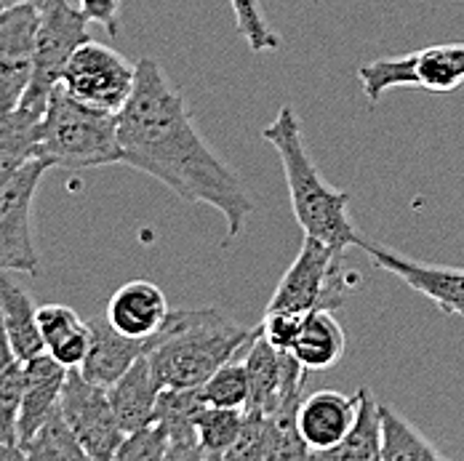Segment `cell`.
I'll return each instance as SVG.
<instances>
[{
    "label": "cell",
    "mask_w": 464,
    "mask_h": 461,
    "mask_svg": "<svg viewBox=\"0 0 464 461\" xmlns=\"http://www.w3.org/2000/svg\"><path fill=\"white\" fill-rule=\"evenodd\" d=\"M123 163L163 182L185 203L214 206L225 222V245L240 237L254 200L230 166L200 137L185 96L152 56L137 62L134 91L118 112Z\"/></svg>",
    "instance_id": "1"
},
{
    "label": "cell",
    "mask_w": 464,
    "mask_h": 461,
    "mask_svg": "<svg viewBox=\"0 0 464 461\" xmlns=\"http://www.w3.org/2000/svg\"><path fill=\"white\" fill-rule=\"evenodd\" d=\"M262 139L278 152L291 195V208L304 235L318 237L342 251H347L350 245L361 248L366 237L358 232L350 216V192L328 187L321 177L315 160L304 147L302 123L294 107H280L276 120L262 131Z\"/></svg>",
    "instance_id": "2"
},
{
    "label": "cell",
    "mask_w": 464,
    "mask_h": 461,
    "mask_svg": "<svg viewBox=\"0 0 464 461\" xmlns=\"http://www.w3.org/2000/svg\"><path fill=\"white\" fill-rule=\"evenodd\" d=\"M254 336L256 328L235 323L219 310H171L147 358L160 387L198 389Z\"/></svg>",
    "instance_id": "3"
},
{
    "label": "cell",
    "mask_w": 464,
    "mask_h": 461,
    "mask_svg": "<svg viewBox=\"0 0 464 461\" xmlns=\"http://www.w3.org/2000/svg\"><path fill=\"white\" fill-rule=\"evenodd\" d=\"M33 158L46 168L70 171L123 163L118 141V112L92 107L62 86H53L38 120Z\"/></svg>",
    "instance_id": "4"
},
{
    "label": "cell",
    "mask_w": 464,
    "mask_h": 461,
    "mask_svg": "<svg viewBox=\"0 0 464 461\" xmlns=\"http://www.w3.org/2000/svg\"><path fill=\"white\" fill-rule=\"evenodd\" d=\"M361 277L344 267V251L304 235L302 248L267 304V312L339 310L358 288Z\"/></svg>",
    "instance_id": "5"
},
{
    "label": "cell",
    "mask_w": 464,
    "mask_h": 461,
    "mask_svg": "<svg viewBox=\"0 0 464 461\" xmlns=\"http://www.w3.org/2000/svg\"><path fill=\"white\" fill-rule=\"evenodd\" d=\"M361 86L369 101H379L390 89H424L451 93L464 83V43H443L361 64Z\"/></svg>",
    "instance_id": "6"
},
{
    "label": "cell",
    "mask_w": 464,
    "mask_h": 461,
    "mask_svg": "<svg viewBox=\"0 0 464 461\" xmlns=\"http://www.w3.org/2000/svg\"><path fill=\"white\" fill-rule=\"evenodd\" d=\"M86 41H89V19L83 16V11L75 8L70 0H46L38 16L33 81L19 107L44 115L48 93L53 86H59L72 51Z\"/></svg>",
    "instance_id": "7"
},
{
    "label": "cell",
    "mask_w": 464,
    "mask_h": 461,
    "mask_svg": "<svg viewBox=\"0 0 464 461\" xmlns=\"http://www.w3.org/2000/svg\"><path fill=\"white\" fill-rule=\"evenodd\" d=\"M134 81H137V64L121 56L115 48L89 38L86 43L72 51L59 86L92 107L121 112L134 91Z\"/></svg>",
    "instance_id": "8"
},
{
    "label": "cell",
    "mask_w": 464,
    "mask_h": 461,
    "mask_svg": "<svg viewBox=\"0 0 464 461\" xmlns=\"http://www.w3.org/2000/svg\"><path fill=\"white\" fill-rule=\"evenodd\" d=\"M59 411L86 451V459L112 461L126 432L112 414L107 389L89 381L78 369H67Z\"/></svg>",
    "instance_id": "9"
},
{
    "label": "cell",
    "mask_w": 464,
    "mask_h": 461,
    "mask_svg": "<svg viewBox=\"0 0 464 461\" xmlns=\"http://www.w3.org/2000/svg\"><path fill=\"white\" fill-rule=\"evenodd\" d=\"M48 168L30 158L19 174L0 187V273L38 275L41 259L33 243V200Z\"/></svg>",
    "instance_id": "10"
},
{
    "label": "cell",
    "mask_w": 464,
    "mask_h": 461,
    "mask_svg": "<svg viewBox=\"0 0 464 461\" xmlns=\"http://www.w3.org/2000/svg\"><path fill=\"white\" fill-rule=\"evenodd\" d=\"M38 16L33 3H11L0 14V115L19 107L33 81Z\"/></svg>",
    "instance_id": "11"
},
{
    "label": "cell",
    "mask_w": 464,
    "mask_h": 461,
    "mask_svg": "<svg viewBox=\"0 0 464 461\" xmlns=\"http://www.w3.org/2000/svg\"><path fill=\"white\" fill-rule=\"evenodd\" d=\"M372 262L395 275L398 280H403L409 288L419 291L421 296H427L440 312L446 315H464V270L459 267H435V264H421L414 259H406L384 245L376 243H363L361 245Z\"/></svg>",
    "instance_id": "12"
},
{
    "label": "cell",
    "mask_w": 464,
    "mask_h": 461,
    "mask_svg": "<svg viewBox=\"0 0 464 461\" xmlns=\"http://www.w3.org/2000/svg\"><path fill=\"white\" fill-rule=\"evenodd\" d=\"M355 411H358V392L342 395L334 389H321L302 398L296 408V432L307 446L310 459L334 448L347 435Z\"/></svg>",
    "instance_id": "13"
},
{
    "label": "cell",
    "mask_w": 464,
    "mask_h": 461,
    "mask_svg": "<svg viewBox=\"0 0 464 461\" xmlns=\"http://www.w3.org/2000/svg\"><path fill=\"white\" fill-rule=\"evenodd\" d=\"M104 318L129 339H155L169 323L171 307L160 285L150 280H131L112 293Z\"/></svg>",
    "instance_id": "14"
},
{
    "label": "cell",
    "mask_w": 464,
    "mask_h": 461,
    "mask_svg": "<svg viewBox=\"0 0 464 461\" xmlns=\"http://www.w3.org/2000/svg\"><path fill=\"white\" fill-rule=\"evenodd\" d=\"M89 331H92L89 352H86V358H83L78 370L89 381L104 387V389L110 384H115L158 341V336L155 339H129L121 331H115L107 318H92Z\"/></svg>",
    "instance_id": "15"
},
{
    "label": "cell",
    "mask_w": 464,
    "mask_h": 461,
    "mask_svg": "<svg viewBox=\"0 0 464 461\" xmlns=\"http://www.w3.org/2000/svg\"><path fill=\"white\" fill-rule=\"evenodd\" d=\"M67 369L56 363L48 352H41L30 360H24V392L16 416V437L19 446H24L35 429L48 418V414L59 406L62 384Z\"/></svg>",
    "instance_id": "16"
},
{
    "label": "cell",
    "mask_w": 464,
    "mask_h": 461,
    "mask_svg": "<svg viewBox=\"0 0 464 461\" xmlns=\"http://www.w3.org/2000/svg\"><path fill=\"white\" fill-rule=\"evenodd\" d=\"M203 398L198 389H171L163 387L155 403L152 421H158L166 429L169 451L166 459H203L198 432H195V414L203 408Z\"/></svg>",
    "instance_id": "17"
},
{
    "label": "cell",
    "mask_w": 464,
    "mask_h": 461,
    "mask_svg": "<svg viewBox=\"0 0 464 461\" xmlns=\"http://www.w3.org/2000/svg\"><path fill=\"white\" fill-rule=\"evenodd\" d=\"M160 389L163 387H160L155 370L150 366L147 355H141L140 360L126 370L115 384L107 387L112 414H115L118 424L123 427L126 435L152 421Z\"/></svg>",
    "instance_id": "18"
},
{
    "label": "cell",
    "mask_w": 464,
    "mask_h": 461,
    "mask_svg": "<svg viewBox=\"0 0 464 461\" xmlns=\"http://www.w3.org/2000/svg\"><path fill=\"white\" fill-rule=\"evenodd\" d=\"M38 331H41L46 352L56 363H62L64 369H81L89 352L92 331L72 307L67 304L38 307Z\"/></svg>",
    "instance_id": "19"
},
{
    "label": "cell",
    "mask_w": 464,
    "mask_h": 461,
    "mask_svg": "<svg viewBox=\"0 0 464 461\" xmlns=\"http://www.w3.org/2000/svg\"><path fill=\"white\" fill-rule=\"evenodd\" d=\"M288 352L307 370L331 369L344 355V331L331 310H310L302 315L299 333Z\"/></svg>",
    "instance_id": "20"
},
{
    "label": "cell",
    "mask_w": 464,
    "mask_h": 461,
    "mask_svg": "<svg viewBox=\"0 0 464 461\" xmlns=\"http://www.w3.org/2000/svg\"><path fill=\"white\" fill-rule=\"evenodd\" d=\"M0 321L14 355L22 363L46 352L38 331V307L8 275H0Z\"/></svg>",
    "instance_id": "21"
},
{
    "label": "cell",
    "mask_w": 464,
    "mask_h": 461,
    "mask_svg": "<svg viewBox=\"0 0 464 461\" xmlns=\"http://www.w3.org/2000/svg\"><path fill=\"white\" fill-rule=\"evenodd\" d=\"M246 376H248V400H246L243 411L270 416L278 408L283 352L265 339L262 328H256V336L251 339V344L246 350Z\"/></svg>",
    "instance_id": "22"
},
{
    "label": "cell",
    "mask_w": 464,
    "mask_h": 461,
    "mask_svg": "<svg viewBox=\"0 0 464 461\" xmlns=\"http://www.w3.org/2000/svg\"><path fill=\"white\" fill-rule=\"evenodd\" d=\"M315 459L324 461H382V424H379V403L373 400L372 389H358V411L347 435L324 451Z\"/></svg>",
    "instance_id": "23"
},
{
    "label": "cell",
    "mask_w": 464,
    "mask_h": 461,
    "mask_svg": "<svg viewBox=\"0 0 464 461\" xmlns=\"http://www.w3.org/2000/svg\"><path fill=\"white\" fill-rule=\"evenodd\" d=\"M41 112L16 107L0 115V187L8 185L19 168L33 158V144Z\"/></svg>",
    "instance_id": "24"
},
{
    "label": "cell",
    "mask_w": 464,
    "mask_h": 461,
    "mask_svg": "<svg viewBox=\"0 0 464 461\" xmlns=\"http://www.w3.org/2000/svg\"><path fill=\"white\" fill-rule=\"evenodd\" d=\"M379 424H382V461L443 459V454L419 432L409 418H403L384 403H379Z\"/></svg>",
    "instance_id": "25"
},
{
    "label": "cell",
    "mask_w": 464,
    "mask_h": 461,
    "mask_svg": "<svg viewBox=\"0 0 464 461\" xmlns=\"http://www.w3.org/2000/svg\"><path fill=\"white\" fill-rule=\"evenodd\" d=\"M22 392H24V363L14 355L0 321V446H19L16 416H19Z\"/></svg>",
    "instance_id": "26"
},
{
    "label": "cell",
    "mask_w": 464,
    "mask_h": 461,
    "mask_svg": "<svg viewBox=\"0 0 464 461\" xmlns=\"http://www.w3.org/2000/svg\"><path fill=\"white\" fill-rule=\"evenodd\" d=\"M24 459H86L83 446L78 443L75 432L70 429L67 418L62 416L59 406L48 414V418L35 429V435L22 446Z\"/></svg>",
    "instance_id": "27"
},
{
    "label": "cell",
    "mask_w": 464,
    "mask_h": 461,
    "mask_svg": "<svg viewBox=\"0 0 464 461\" xmlns=\"http://www.w3.org/2000/svg\"><path fill=\"white\" fill-rule=\"evenodd\" d=\"M240 424H243V408L203 406L195 414V432L203 459H225L240 435Z\"/></svg>",
    "instance_id": "28"
},
{
    "label": "cell",
    "mask_w": 464,
    "mask_h": 461,
    "mask_svg": "<svg viewBox=\"0 0 464 461\" xmlns=\"http://www.w3.org/2000/svg\"><path fill=\"white\" fill-rule=\"evenodd\" d=\"M246 350L248 347H243L235 358H230L225 366H219L198 387L206 406H214V408H246V400H248Z\"/></svg>",
    "instance_id": "29"
},
{
    "label": "cell",
    "mask_w": 464,
    "mask_h": 461,
    "mask_svg": "<svg viewBox=\"0 0 464 461\" xmlns=\"http://www.w3.org/2000/svg\"><path fill=\"white\" fill-rule=\"evenodd\" d=\"M232 14H235V27L237 35L248 43L254 53H267L278 51L280 35L273 30V24L265 16V8L259 0H230Z\"/></svg>",
    "instance_id": "30"
},
{
    "label": "cell",
    "mask_w": 464,
    "mask_h": 461,
    "mask_svg": "<svg viewBox=\"0 0 464 461\" xmlns=\"http://www.w3.org/2000/svg\"><path fill=\"white\" fill-rule=\"evenodd\" d=\"M166 451H169V437H166V429L158 424V421H150L140 429L129 432L115 454L118 461H155L166 459Z\"/></svg>",
    "instance_id": "31"
},
{
    "label": "cell",
    "mask_w": 464,
    "mask_h": 461,
    "mask_svg": "<svg viewBox=\"0 0 464 461\" xmlns=\"http://www.w3.org/2000/svg\"><path fill=\"white\" fill-rule=\"evenodd\" d=\"M302 315L304 312H265V321H262V333L265 339L276 347L288 352L296 333H299V323H302Z\"/></svg>",
    "instance_id": "32"
},
{
    "label": "cell",
    "mask_w": 464,
    "mask_h": 461,
    "mask_svg": "<svg viewBox=\"0 0 464 461\" xmlns=\"http://www.w3.org/2000/svg\"><path fill=\"white\" fill-rule=\"evenodd\" d=\"M83 16L107 30V35L121 33V0H78Z\"/></svg>",
    "instance_id": "33"
},
{
    "label": "cell",
    "mask_w": 464,
    "mask_h": 461,
    "mask_svg": "<svg viewBox=\"0 0 464 461\" xmlns=\"http://www.w3.org/2000/svg\"><path fill=\"white\" fill-rule=\"evenodd\" d=\"M5 3H8V5H11V3H33V5H38V8H41L46 0H5Z\"/></svg>",
    "instance_id": "34"
},
{
    "label": "cell",
    "mask_w": 464,
    "mask_h": 461,
    "mask_svg": "<svg viewBox=\"0 0 464 461\" xmlns=\"http://www.w3.org/2000/svg\"><path fill=\"white\" fill-rule=\"evenodd\" d=\"M5 5H8V3H5V0H0V14H3V8H5Z\"/></svg>",
    "instance_id": "35"
}]
</instances>
